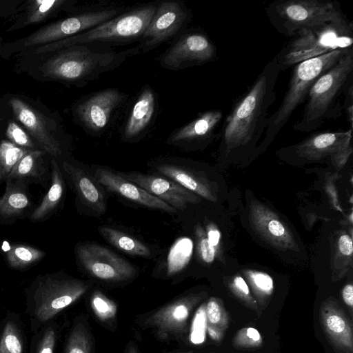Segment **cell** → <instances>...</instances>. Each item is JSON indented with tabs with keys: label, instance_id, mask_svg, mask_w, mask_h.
Masks as SVG:
<instances>
[{
	"label": "cell",
	"instance_id": "6da1fadb",
	"mask_svg": "<svg viewBox=\"0 0 353 353\" xmlns=\"http://www.w3.org/2000/svg\"><path fill=\"white\" fill-rule=\"evenodd\" d=\"M281 72L272 59L253 83L234 103L223 121L221 152L225 157L250 154L265 132L268 110L276 100L275 85Z\"/></svg>",
	"mask_w": 353,
	"mask_h": 353
},
{
	"label": "cell",
	"instance_id": "7a4b0ae2",
	"mask_svg": "<svg viewBox=\"0 0 353 353\" xmlns=\"http://www.w3.org/2000/svg\"><path fill=\"white\" fill-rule=\"evenodd\" d=\"M119 55L100 53L85 46L74 45L23 56L21 66H25L28 73L39 80L75 83L113 66Z\"/></svg>",
	"mask_w": 353,
	"mask_h": 353
},
{
	"label": "cell",
	"instance_id": "3957f363",
	"mask_svg": "<svg viewBox=\"0 0 353 353\" xmlns=\"http://www.w3.org/2000/svg\"><path fill=\"white\" fill-rule=\"evenodd\" d=\"M353 52L343 56L312 85L303 112L293 129L310 132L326 121L340 117L343 112L341 97L352 83Z\"/></svg>",
	"mask_w": 353,
	"mask_h": 353
},
{
	"label": "cell",
	"instance_id": "277c9868",
	"mask_svg": "<svg viewBox=\"0 0 353 353\" xmlns=\"http://www.w3.org/2000/svg\"><path fill=\"white\" fill-rule=\"evenodd\" d=\"M353 24L327 22L301 29L273 58L281 72L334 50H352Z\"/></svg>",
	"mask_w": 353,
	"mask_h": 353
},
{
	"label": "cell",
	"instance_id": "5b68a950",
	"mask_svg": "<svg viewBox=\"0 0 353 353\" xmlns=\"http://www.w3.org/2000/svg\"><path fill=\"white\" fill-rule=\"evenodd\" d=\"M352 50H334L294 65L288 90L277 110L268 117L264 138L258 150L266 148L287 123L296 108L302 103L313 83L343 56Z\"/></svg>",
	"mask_w": 353,
	"mask_h": 353
},
{
	"label": "cell",
	"instance_id": "8992f818",
	"mask_svg": "<svg viewBox=\"0 0 353 353\" xmlns=\"http://www.w3.org/2000/svg\"><path fill=\"white\" fill-rule=\"evenodd\" d=\"M265 12L274 28L288 38L318 24L350 21L337 1L276 0L265 8Z\"/></svg>",
	"mask_w": 353,
	"mask_h": 353
},
{
	"label": "cell",
	"instance_id": "52a82bcc",
	"mask_svg": "<svg viewBox=\"0 0 353 353\" xmlns=\"http://www.w3.org/2000/svg\"><path fill=\"white\" fill-rule=\"evenodd\" d=\"M156 10L157 7L154 6L139 8L77 35L28 49L24 54H35L96 41L129 39L141 36L152 20Z\"/></svg>",
	"mask_w": 353,
	"mask_h": 353
},
{
	"label": "cell",
	"instance_id": "ba28073f",
	"mask_svg": "<svg viewBox=\"0 0 353 353\" xmlns=\"http://www.w3.org/2000/svg\"><path fill=\"white\" fill-rule=\"evenodd\" d=\"M87 282L60 273L38 275L29 289L34 316L41 322L81 297L88 290Z\"/></svg>",
	"mask_w": 353,
	"mask_h": 353
},
{
	"label": "cell",
	"instance_id": "9c48e42d",
	"mask_svg": "<svg viewBox=\"0 0 353 353\" xmlns=\"http://www.w3.org/2000/svg\"><path fill=\"white\" fill-rule=\"evenodd\" d=\"M13 118L29 134L40 150L58 160L63 155L60 128L54 117L41 104L23 95H6Z\"/></svg>",
	"mask_w": 353,
	"mask_h": 353
},
{
	"label": "cell",
	"instance_id": "30bf717a",
	"mask_svg": "<svg viewBox=\"0 0 353 353\" xmlns=\"http://www.w3.org/2000/svg\"><path fill=\"white\" fill-rule=\"evenodd\" d=\"M352 130L313 134L307 139L281 149L279 156L297 163L325 160L336 165L343 164L352 152Z\"/></svg>",
	"mask_w": 353,
	"mask_h": 353
},
{
	"label": "cell",
	"instance_id": "8fae6325",
	"mask_svg": "<svg viewBox=\"0 0 353 353\" xmlns=\"http://www.w3.org/2000/svg\"><path fill=\"white\" fill-rule=\"evenodd\" d=\"M116 14L115 10L86 12L48 24L29 36L5 46L3 54L21 53L26 50L59 41L90 30Z\"/></svg>",
	"mask_w": 353,
	"mask_h": 353
},
{
	"label": "cell",
	"instance_id": "7c38bea8",
	"mask_svg": "<svg viewBox=\"0 0 353 353\" xmlns=\"http://www.w3.org/2000/svg\"><path fill=\"white\" fill-rule=\"evenodd\" d=\"M75 253L83 269L102 281H124L137 273V268L129 261L98 243H79L75 247Z\"/></svg>",
	"mask_w": 353,
	"mask_h": 353
},
{
	"label": "cell",
	"instance_id": "4fadbf2b",
	"mask_svg": "<svg viewBox=\"0 0 353 353\" xmlns=\"http://www.w3.org/2000/svg\"><path fill=\"white\" fill-rule=\"evenodd\" d=\"M217 58L216 48L202 32L183 35L165 54L163 65L170 68L200 65Z\"/></svg>",
	"mask_w": 353,
	"mask_h": 353
},
{
	"label": "cell",
	"instance_id": "5bb4252c",
	"mask_svg": "<svg viewBox=\"0 0 353 353\" xmlns=\"http://www.w3.org/2000/svg\"><path fill=\"white\" fill-rule=\"evenodd\" d=\"M202 299V294H190L178 299L154 312L146 319L145 325L162 337L184 334L190 314Z\"/></svg>",
	"mask_w": 353,
	"mask_h": 353
},
{
	"label": "cell",
	"instance_id": "9a60e30c",
	"mask_svg": "<svg viewBox=\"0 0 353 353\" xmlns=\"http://www.w3.org/2000/svg\"><path fill=\"white\" fill-rule=\"evenodd\" d=\"M117 174L163 200L176 210H183L188 204L196 203L200 200L194 192L169 178L137 172H119Z\"/></svg>",
	"mask_w": 353,
	"mask_h": 353
},
{
	"label": "cell",
	"instance_id": "2e32d148",
	"mask_svg": "<svg viewBox=\"0 0 353 353\" xmlns=\"http://www.w3.org/2000/svg\"><path fill=\"white\" fill-rule=\"evenodd\" d=\"M249 219L254 230L271 245L283 250H297L294 235L287 224L268 208L252 203Z\"/></svg>",
	"mask_w": 353,
	"mask_h": 353
},
{
	"label": "cell",
	"instance_id": "e0dca14e",
	"mask_svg": "<svg viewBox=\"0 0 353 353\" xmlns=\"http://www.w3.org/2000/svg\"><path fill=\"white\" fill-rule=\"evenodd\" d=\"M319 319L330 343L344 353H353L352 324L335 299L330 297L321 303Z\"/></svg>",
	"mask_w": 353,
	"mask_h": 353
},
{
	"label": "cell",
	"instance_id": "ac0fdd59",
	"mask_svg": "<svg viewBox=\"0 0 353 353\" xmlns=\"http://www.w3.org/2000/svg\"><path fill=\"white\" fill-rule=\"evenodd\" d=\"M188 13L179 3L165 1L156 12L143 32V46L153 48L174 36L185 24Z\"/></svg>",
	"mask_w": 353,
	"mask_h": 353
},
{
	"label": "cell",
	"instance_id": "d6986e66",
	"mask_svg": "<svg viewBox=\"0 0 353 353\" xmlns=\"http://www.w3.org/2000/svg\"><path fill=\"white\" fill-rule=\"evenodd\" d=\"M94 176L101 186L147 208L174 213L176 210L134 183L104 168L96 169Z\"/></svg>",
	"mask_w": 353,
	"mask_h": 353
},
{
	"label": "cell",
	"instance_id": "ffe728a7",
	"mask_svg": "<svg viewBox=\"0 0 353 353\" xmlns=\"http://www.w3.org/2000/svg\"><path fill=\"white\" fill-rule=\"evenodd\" d=\"M122 99L116 90H105L92 95L77 108V114L85 125L94 131L105 127L113 110Z\"/></svg>",
	"mask_w": 353,
	"mask_h": 353
},
{
	"label": "cell",
	"instance_id": "44dd1931",
	"mask_svg": "<svg viewBox=\"0 0 353 353\" xmlns=\"http://www.w3.org/2000/svg\"><path fill=\"white\" fill-rule=\"evenodd\" d=\"M30 184L24 179L6 181L5 192L0 198V223L12 224L28 214L30 216L35 208L28 190Z\"/></svg>",
	"mask_w": 353,
	"mask_h": 353
},
{
	"label": "cell",
	"instance_id": "7402d4cb",
	"mask_svg": "<svg viewBox=\"0 0 353 353\" xmlns=\"http://www.w3.org/2000/svg\"><path fill=\"white\" fill-rule=\"evenodd\" d=\"M61 168L70 179L79 199L85 205L98 213L106 210L103 189L99 183L84 170L68 161H62Z\"/></svg>",
	"mask_w": 353,
	"mask_h": 353
},
{
	"label": "cell",
	"instance_id": "603a6c76",
	"mask_svg": "<svg viewBox=\"0 0 353 353\" xmlns=\"http://www.w3.org/2000/svg\"><path fill=\"white\" fill-rule=\"evenodd\" d=\"M51 159L41 150L28 151L13 168L6 181L24 179L30 183L39 184L45 189L49 188Z\"/></svg>",
	"mask_w": 353,
	"mask_h": 353
},
{
	"label": "cell",
	"instance_id": "cb8c5ba5",
	"mask_svg": "<svg viewBox=\"0 0 353 353\" xmlns=\"http://www.w3.org/2000/svg\"><path fill=\"white\" fill-rule=\"evenodd\" d=\"M223 117L221 110L204 112L179 129L170 137V143L181 141L209 142Z\"/></svg>",
	"mask_w": 353,
	"mask_h": 353
},
{
	"label": "cell",
	"instance_id": "d4e9b609",
	"mask_svg": "<svg viewBox=\"0 0 353 353\" xmlns=\"http://www.w3.org/2000/svg\"><path fill=\"white\" fill-rule=\"evenodd\" d=\"M51 183L40 204L28 217L32 223L42 222L51 216L60 205L65 190L63 171L58 160L50 161Z\"/></svg>",
	"mask_w": 353,
	"mask_h": 353
},
{
	"label": "cell",
	"instance_id": "484cf974",
	"mask_svg": "<svg viewBox=\"0 0 353 353\" xmlns=\"http://www.w3.org/2000/svg\"><path fill=\"white\" fill-rule=\"evenodd\" d=\"M156 169L188 190L195 192L208 200L214 201V196L208 181L197 175L194 171L173 164H161Z\"/></svg>",
	"mask_w": 353,
	"mask_h": 353
},
{
	"label": "cell",
	"instance_id": "4316f807",
	"mask_svg": "<svg viewBox=\"0 0 353 353\" xmlns=\"http://www.w3.org/2000/svg\"><path fill=\"white\" fill-rule=\"evenodd\" d=\"M155 108V97L150 88H145L134 103L127 121L125 134L128 138L137 136L150 123Z\"/></svg>",
	"mask_w": 353,
	"mask_h": 353
},
{
	"label": "cell",
	"instance_id": "83f0119b",
	"mask_svg": "<svg viewBox=\"0 0 353 353\" xmlns=\"http://www.w3.org/2000/svg\"><path fill=\"white\" fill-rule=\"evenodd\" d=\"M45 251L24 243H13L5 251L8 266L14 270H25L41 261Z\"/></svg>",
	"mask_w": 353,
	"mask_h": 353
},
{
	"label": "cell",
	"instance_id": "f1b7e54d",
	"mask_svg": "<svg viewBox=\"0 0 353 353\" xmlns=\"http://www.w3.org/2000/svg\"><path fill=\"white\" fill-rule=\"evenodd\" d=\"M98 230L101 235L118 250L133 256L148 257L149 248L137 239L108 226H100Z\"/></svg>",
	"mask_w": 353,
	"mask_h": 353
},
{
	"label": "cell",
	"instance_id": "f546056e",
	"mask_svg": "<svg viewBox=\"0 0 353 353\" xmlns=\"http://www.w3.org/2000/svg\"><path fill=\"white\" fill-rule=\"evenodd\" d=\"M205 312L208 334L212 339L219 341L228 327L229 315L222 301L216 297L208 300Z\"/></svg>",
	"mask_w": 353,
	"mask_h": 353
},
{
	"label": "cell",
	"instance_id": "4dcf8cb0",
	"mask_svg": "<svg viewBox=\"0 0 353 353\" xmlns=\"http://www.w3.org/2000/svg\"><path fill=\"white\" fill-rule=\"evenodd\" d=\"M28 11L17 21L12 29L24 27L31 23L41 22L50 17L66 3L65 1L45 0L31 1Z\"/></svg>",
	"mask_w": 353,
	"mask_h": 353
},
{
	"label": "cell",
	"instance_id": "1f68e13d",
	"mask_svg": "<svg viewBox=\"0 0 353 353\" xmlns=\"http://www.w3.org/2000/svg\"><path fill=\"white\" fill-rule=\"evenodd\" d=\"M245 274L256 298L257 303L265 307L273 293L272 278L265 272L256 270H248Z\"/></svg>",
	"mask_w": 353,
	"mask_h": 353
},
{
	"label": "cell",
	"instance_id": "d6a6232c",
	"mask_svg": "<svg viewBox=\"0 0 353 353\" xmlns=\"http://www.w3.org/2000/svg\"><path fill=\"white\" fill-rule=\"evenodd\" d=\"M27 152L5 138L0 139V165L3 181H6L13 168Z\"/></svg>",
	"mask_w": 353,
	"mask_h": 353
},
{
	"label": "cell",
	"instance_id": "836d02e7",
	"mask_svg": "<svg viewBox=\"0 0 353 353\" xmlns=\"http://www.w3.org/2000/svg\"><path fill=\"white\" fill-rule=\"evenodd\" d=\"M91 337L85 325H75L68 336L65 353H92Z\"/></svg>",
	"mask_w": 353,
	"mask_h": 353
},
{
	"label": "cell",
	"instance_id": "e575fe53",
	"mask_svg": "<svg viewBox=\"0 0 353 353\" xmlns=\"http://www.w3.org/2000/svg\"><path fill=\"white\" fill-rule=\"evenodd\" d=\"M4 138L28 151L40 150L24 128L13 117L8 123Z\"/></svg>",
	"mask_w": 353,
	"mask_h": 353
},
{
	"label": "cell",
	"instance_id": "d590c367",
	"mask_svg": "<svg viewBox=\"0 0 353 353\" xmlns=\"http://www.w3.org/2000/svg\"><path fill=\"white\" fill-rule=\"evenodd\" d=\"M91 307L95 315L103 321L112 319L117 313V305L99 290L93 292L90 299Z\"/></svg>",
	"mask_w": 353,
	"mask_h": 353
},
{
	"label": "cell",
	"instance_id": "8d00e7d4",
	"mask_svg": "<svg viewBox=\"0 0 353 353\" xmlns=\"http://www.w3.org/2000/svg\"><path fill=\"white\" fill-rule=\"evenodd\" d=\"M0 353H23V344L15 325L8 322L0 339Z\"/></svg>",
	"mask_w": 353,
	"mask_h": 353
},
{
	"label": "cell",
	"instance_id": "74e56055",
	"mask_svg": "<svg viewBox=\"0 0 353 353\" xmlns=\"http://www.w3.org/2000/svg\"><path fill=\"white\" fill-rule=\"evenodd\" d=\"M263 339L260 332L255 328H242L235 334L232 345L236 349H253L261 346Z\"/></svg>",
	"mask_w": 353,
	"mask_h": 353
},
{
	"label": "cell",
	"instance_id": "f35d334b",
	"mask_svg": "<svg viewBox=\"0 0 353 353\" xmlns=\"http://www.w3.org/2000/svg\"><path fill=\"white\" fill-rule=\"evenodd\" d=\"M229 286L232 292L243 304L257 313L259 312L258 303L251 295L248 284L241 276L234 277Z\"/></svg>",
	"mask_w": 353,
	"mask_h": 353
},
{
	"label": "cell",
	"instance_id": "ab89813d",
	"mask_svg": "<svg viewBox=\"0 0 353 353\" xmlns=\"http://www.w3.org/2000/svg\"><path fill=\"white\" fill-rule=\"evenodd\" d=\"M196 234L198 238V250L201 258L207 263H212L215 258L216 248L209 243L202 230L197 229Z\"/></svg>",
	"mask_w": 353,
	"mask_h": 353
},
{
	"label": "cell",
	"instance_id": "60d3db41",
	"mask_svg": "<svg viewBox=\"0 0 353 353\" xmlns=\"http://www.w3.org/2000/svg\"><path fill=\"white\" fill-rule=\"evenodd\" d=\"M12 117V109L6 97L0 98V139L4 138L8 123Z\"/></svg>",
	"mask_w": 353,
	"mask_h": 353
},
{
	"label": "cell",
	"instance_id": "b9f144b4",
	"mask_svg": "<svg viewBox=\"0 0 353 353\" xmlns=\"http://www.w3.org/2000/svg\"><path fill=\"white\" fill-rule=\"evenodd\" d=\"M343 111L347 116V121L350 123V130H352L353 126V85L351 83L344 93L343 102L342 103Z\"/></svg>",
	"mask_w": 353,
	"mask_h": 353
},
{
	"label": "cell",
	"instance_id": "7bdbcfd3",
	"mask_svg": "<svg viewBox=\"0 0 353 353\" xmlns=\"http://www.w3.org/2000/svg\"><path fill=\"white\" fill-rule=\"evenodd\" d=\"M55 340L54 331L52 328H48L42 338L38 353H53Z\"/></svg>",
	"mask_w": 353,
	"mask_h": 353
},
{
	"label": "cell",
	"instance_id": "ee69618b",
	"mask_svg": "<svg viewBox=\"0 0 353 353\" xmlns=\"http://www.w3.org/2000/svg\"><path fill=\"white\" fill-rule=\"evenodd\" d=\"M339 252L346 257H351L353 252L352 237L349 234L341 235L338 240Z\"/></svg>",
	"mask_w": 353,
	"mask_h": 353
},
{
	"label": "cell",
	"instance_id": "f6af8a7d",
	"mask_svg": "<svg viewBox=\"0 0 353 353\" xmlns=\"http://www.w3.org/2000/svg\"><path fill=\"white\" fill-rule=\"evenodd\" d=\"M342 298L345 303L349 307L350 312L352 313L353 307V285L347 284L342 290Z\"/></svg>",
	"mask_w": 353,
	"mask_h": 353
},
{
	"label": "cell",
	"instance_id": "bcb514c9",
	"mask_svg": "<svg viewBox=\"0 0 353 353\" xmlns=\"http://www.w3.org/2000/svg\"><path fill=\"white\" fill-rule=\"evenodd\" d=\"M221 234L219 231L215 228H210L208 230L207 239L209 243L214 247H216L219 243Z\"/></svg>",
	"mask_w": 353,
	"mask_h": 353
},
{
	"label": "cell",
	"instance_id": "7dc6e473",
	"mask_svg": "<svg viewBox=\"0 0 353 353\" xmlns=\"http://www.w3.org/2000/svg\"><path fill=\"white\" fill-rule=\"evenodd\" d=\"M126 353H139L137 351V349L134 345H130L129 347H128L127 352Z\"/></svg>",
	"mask_w": 353,
	"mask_h": 353
},
{
	"label": "cell",
	"instance_id": "c3c4849f",
	"mask_svg": "<svg viewBox=\"0 0 353 353\" xmlns=\"http://www.w3.org/2000/svg\"><path fill=\"white\" fill-rule=\"evenodd\" d=\"M1 181H3V175H2L1 167V165H0V183H1Z\"/></svg>",
	"mask_w": 353,
	"mask_h": 353
},
{
	"label": "cell",
	"instance_id": "681fc988",
	"mask_svg": "<svg viewBox=\"0 0 353 353\" xmlns=\"http://www.w3.org/2000/svg\"><path fill=\"white\" fill-rule=\"evenodd\" d=\"M176 353H194V352H179Z\"/></svg>",
	"mask_w": 353,
	"mask_h": 353
}]
</instances>
